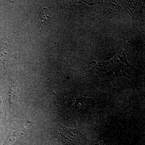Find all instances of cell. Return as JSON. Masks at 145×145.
Listing matches in <instances>:
<instances>
[{
	"instance_id": "cell-3",
	"label": "cell",
	"mask_w": 145,
	"mask_h": 145,
	"mask_svg": "<svg viewBox=\"0 0 145 145\" xmlns=\"http://www.w3.org/2000/svg\"><path fill=\"white\" fill-rule=\"evenodd\" d=\"M7 43L0 45V63H4L8 57V47Z\"/></svg>"
},
{
	"instance_id": "cell-1",
	"label": "cell",
	"mask_w": 145,
	"mask_h": 145,
	"mask_svg": "<svg viewBox=\"0 0 145 145\" xmlns=\"http://www.w3.org/2000/svg\"><path fill=\"white\" fill-rule=\"evenodd\" d=\"M55 137L65 145H86L90 141L80 129H71L58 123L52 129Z\"/></svg>"
},
{
	"instance_id": "cell-2",
	"label": "cell",
	"mask_w": 145,
	"mask_h": 145,
	"mask_svg": "<svg viewBox=\"0 0 145 145\" xmlns=\"http://www.w3.org/2000/svg\"><path fill=\"white\" fill-rule=\"evenodd\" d=\"M50 16L51 13L48 8L43 7L40 9L38 11L37 16H36V21L38 25L41 26L46 24L48 20L50 18Z\"/></svg>"
},
{
	"instance_id": "cell-5",
	"label": "cell",
	"mask_w": 145,
	"mask_h": 145,
	"mask_svg": "<svg viewBox=\"0 0 145 145\" xmlns=\"http://www.w3.org/2000/svg\"><path fill=\"white\" fill-rule=\"evenodd\" d=\"M5 105L3 100L0 97V117H4L5 115Z\"/></svg>"
},
{
	"instance_id": "cell-4",
	"label": "cell",
	"mask_w": 145,
	"mask_h": 145,
	"mask_svg": "<svg viewBox=\"0 0 145 145\" xmlns=\"http://www.w3.org/2000/svg\"><path fill=\"white\" fill-rule=\"evenodd\" d=\"M18 90L17 86L15 85V84L14 83V85L13 86L12 85V86H11V90H10L11 91H13V92H10V96H11L10 98H11V99L12 97L13 98L12 101H14L16 100L17 96H18Z\"/></svg>"
}]
</instances>
